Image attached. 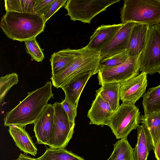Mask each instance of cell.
<instances>
[{"label":"cell","instance_id":"cell-2","mask_svg":"<svg viewBox=\"0 0 160 160\" xmlns=\"http://www.w3.org/2000/svg\"><path fill=\"white\" fill-rule=\"evenodd\" d=\"M45 23L41 16L34 13L7 11L0 27L9 38L22 42L36 38L44 31Z\"/></svg>","mask_w":160,"mask_h":160},{"label":"cell","instance_id":"cell-34","mask_svg":"<svg viewBox=\"0 0 160 160\" xmlns=\"http://www.w3.org/2000/svg\"><path fill=\"white\" fill-rule=\"evenodd\" d=\"M107 160H111V159L110 157Z\"/></svg>","mask_w":160,"mask_h":160},{"label":"cell","instance_id":"cell-23","mask_svg":"<svg viewBox=\"0 0 160 160\" xmlns=\"http://www.w3.org/2000/svg\"><path fill=\"white\" fill-rule=\"evenodd\" d=\"M38 160H86L82 157L67 150L65 148H47Z\"/></svg>","mask_w":160,"mask_h":160},{"label":"cell","instance_id":"cell-16","mask_svg":"<svg viewBox=\"0 0 160 160\" xmlns=\"http://www.w3.org/2000/svg\"><path fill=\"white\" fill-rule=\"evenodd\" d=\"M149 26L135 23L130 35L126 49L129 57L139 56L146 43Z\"/></svg>","mask_w":160,"mask_h":160},{"label":"cell","instance_id":"cell-19","mask_svg":"<svg viewBox=\"0 0 160 160\" xmlns=\"http://www.w3.org/2000/svg\"><path fill=\"white\" fill-rule=\"evenodd\" d=\"M9 128V133L20 150L25 154L35 156L38 149L29 134L23 127L12 125Z\"/></svg>","mask_w":160,"mask_h":160},{"label":"cell","instance_id":"cell-25","mask_svg":"<svg viewBox=\"0 0 160 160\" xmlns=\"http://www.w3.org/2000/svg\"><path fill=\"white\" fill-rule=\"evenodd\" d=\"M4 2L6 12L34 13L35 0H5Z\"/></svg>","mask_w":160,"mask_h":160},{"label":"cell","instance_id":"cell-8","mask_svg":"<svg viewBox=\"0 0 160 160\" xmlns=\"http://www.w3.org/2000/svg\"><path fill=\"white\" fill-rule=\"evenodd\" d=\"M54 110L52 134L47 144L50 148H65L72 138L74 128L70 125L68 115L61 103L53 104Z\"/></svg>","mask_w":160,"mask_h":160},{"label":"cell","instance_id":"cell-27","mask_svg":"<svg viewBox=\"0 0 160 160\" xmlns=\"http://www.w3.org/2000/svg\"><path fill=\"white\" fill-rule=\"evenodd\" d=\"M18 82V76L15 72L7 74L0 78V101L1 104L11 88Z\"/></svg>","mask_w":160,"mask_h":160},{"label":"cell","instance_id":"cell-12","mask_svg":"<svg viewBox=\"0 0 160 160\" xmlns=\"http://www.w3.org/2000/svg\"><path fill=\"white\" fill-rule=\"evenodd\" d=\"M54 112L53 105L48 104L34 122L33 131L37 143L47 145L52 130Z\"/></svg>","mask_w":160,"mask_h":160},{"label":"cell","instance_id":"cell-10","mask_svg":"<svg viewBox=\"0 0 160 160\" xmlns=\"http://www.w3.org/2000/svg\"><path fill=\"white\" fill-rule=\"evenodd\" d=\"M147 75L142 72L120 84V99L122 103L135 104L142 96L148 85Z\"/></svg>","mask_w":160,"mask_h":160},{"label":"cell","instance_id":"cell-28","mask_svg":"<svg viewBox=\"0 0 160 160\" xmlns=\"http://www.w3.org/2000/svg\"><path fill=\"white\" fill-rule=\"evenodd\" d=\"M27 53L30 55L32 60L42 62L44 57L43 52L37 42L36 38L24 41Z\"/></svg>","mask_w":160,"mask_h":160},{"label":"cell","instance_id":"cell-7","mask_svg":"<svg viewBox=\"0 0 160 160\" xmlns=\"http://www.w3.org/2000/svg\"><path fill=\"white\" fill-rule=\"evenodd\" d=\"M120 1L111 0H68L64 7L74 21L90 23L96 16L105 11L109 6Z\"/></svg>","mask_w":160,"mask_h":160},{"label":"cell","instance_id":"cell-15","mask_svg":"<svg viewBox=\"0 0 160 160\" xmlns=\"http://www.w3.org/2000/svg\"><path fill=\"white\" fill-rule=\"evenodd\" d=\"M114 112L108 103L98 94H96L87 116L90 119V124L103 127L104 125L108 126Z\"/></svg>","mask_w":160,"mask_h":160},{"label":"cell","instance_id":"cell-29","mask_svg":"<svg viewBox=\"0 0 160 160\" xmlns=\"http://www.w3.org/2000/svg\"><path fill=\"white\" fill-rule=\"evenodd\" d=\"M67 0H54L41 15L44 22L47 21L61 8L65 5Z\"/></svg>","mask_w":160,"mask_h":160},{"label":"cell","instance_id":"cell-4","mask_svg":"<svg viewBox=\"0 0 160 160\" xmlns=\"http://www.w3.org/2000/svg\"><path fill=\"white\" fill-rule=\"evenodd\" d=\"M86 49L58 74L51 78L53 85L57 88L64 87L78 74L91 69L98 71L100 53Z\"/></svg>","mask_w":160,"mask_h":160},{"label":"cell","instance_id":"cell-14","mask_svg":"<svg viewBox=\"0 0 160 160\" xmlns=\"http://www.w3.org/2000/svg\"><path fill=\"white\" fill-rule=\"evenodd\" d=\"M123 25L122 23L102 25L98 27L90 37L86 47L90 50L99 52L111 41Z\"/></svg>","mask_w":160,"mask_h":160},{"label":"cell","instance_id":"cell-6","mask_svg":"<svg viewBox=\"0 0 160 160\" xmlns=\"http://www.w3.org/2000/svg\"><path fill=\"white\" fill-rule=\"evenodd\" d=\"M139 70L152 75L160 70V28L149 26L146 43L138 57Z\"/></svg>","mask_w":160,"mask_h":160},{"label":"cell","instance_id":"cell-1","mask_svg":"<svg viewBox=\"0 0 160 160\" xmlns=\"http://www.w3.org/2000/svg\"><path fill=\"white\" fill-rule=\"evenodd\" d=\"M52 83L46 82L43 86L28 92L27 97L14 108L7 112L4 125H14L23 127L34 122L38 118L48 102L53 98Z\"/></svg>","mask_w":160,"mask_h":160},{"label":"cell","instance_id":"cell-30","mask_svg":"<svg viewBox=\"0 0 160 160\" xmlns=\"http://www.w3.org/2000/svg\"><path fill=\"white\" fill-rule=\"evenodd\" d=\"M61 103L68 115L71 126L74 128L75 119L77 115V108L74 107L65 98Z\"/></svg>","mask_w":160,"mask_h":160},{"label":"cell","instance_id":"cell-3","mask_svg":"<svg viewBox=\"0 0 160 160\" xmlns=\"http://www.w3.org/2000/svg\"><path fill=\"white\" fill-rule=\"evenodd\" d=\"M122 24L133 22L149 26L160 23V0H125L121 9Z\"/></svg>","mask_w":160,"mask_h":160},{"label":"cell","instance_id":"cell-18","mask_svg":"<svg viewBox=\"0 0 160 160\" xmlns=\"http://www.w3.org/2000/svg\"><path fill=\"white\" fill-rule=\"evenodd\" d=\"M86 46L78 49L69 48L54 52L50 59L52 75L58 74L86 49Z\"/></svg>","mask_w":160,"mask_h":160},{"label":"cell","instance_id":"cell-17","mask_svg":"<svg viewBox=\"0 0 160 160\" xmlns=\"http://www.w3.org/2000/svg\"><path fill=\"white\" fill-rule=\"evenodd\" d=\"M137 143L133 151V160H147L149 154L154 150L150 133L143 124L138 125Z\"/></svg>","mask_w":160,"mask_h":160},{"label":"cell","instance_id":"cell-22","mask_svg":"<svg viewBox=\"0 0 160 160\" xmlns=\"http://www.w3.org/2000/svg\"><path fill=\"white\" fill-rule=\"evenodd\" d=\"M144 115L160 111V85L149 89L142 96Z\"/></svg>","mask_w":160,"mask_h":160},{"label":"cell","instance_id":"cell-5","mask_svg":"<svg viewBox=\"0 0 160 160\" xmlns=\"http://www.w3.org/2000/svg\"><path fill=\"white\" fill-rule=\"evenodd\" d=\"M140 112L135 104L122 103L111 116L108 126L117 139L127 138L141 122Z\"/></svg>","mask_w":160,"mask_h":160},{"label":"cell","instance_id":"cell-32","mask_svg":"<svg viewBox=\"0 0 160 160\" xmlns=\"http://www.w3.org/2000/svg\"><path fill=\"white\" fill-rule=\"evenodd\" d=\"M15 160H38L36 158L31 157L26 154L20 153L18 157Z\"/></svg>","mask_w":160,"mask_h":160},{"label":"cell","instance_id":"cell-36","mask_svg":"<svg viewBox=\"0 0 160 160\" xmlns=\"http://www.w3.org/2000/svg\"><path fill=\"white\" fill-rule=\"evenodd\" d=\"M159 27H160V23L159 24Z\"/></svg>","mask_w":160,"mask_h":160},{"label":"cell","instance_id":"cell-9","mask_svg":"<svg viewBox=\"0 0 160 160\" xmlns=\"http://www.w3.org/2000/svg\"><path fill=\"white\" fill-rule=\"evenodd\" d=\"M139 56L129 57L124 63L115 67L100 70L98 72L99 84L111 82L120 84L139 75Z\"/></svg>","mask_w":160,"mask_h":160},{"label":"cell","instance_id":"cell-20","mask_svg":"<svg viewBox=\"0 0 160 160\" xmlns=\"http://www.w3.org/2000/svg\"><path fill=\"white\" fill-rule=\"evenodd\" d=\"M101 86L96 90V94H98L115 112L120 106V84L118 82H111L104 83Z\"/></svg>","mask_w":160,"mask_h":160},{"label":"cell","instance_id":"cell-33","mask_svg":"<svg viewBox=\"0 0 160 160\" xmlns=\"http://www.w3.org/2000/svg\"><path fill=\"white\" fill-rule=\"evenodd\" d=\"M155 158L157 160H160V138L154 150Z\"/></svg>","mask_w":160,"mask_h":160},{"label":"cell","instance_id":"cell-24","mask_svg":"<svg viewBox=\"0 0 160 160\" xmlns=\"http://www.w3.org/2000/svg\"><path fill=\"white\" fill-rule=\"evenodd\" d=\"M111 160H133L134 148H132L127 138L121 139L113 144Z\"/></svg>","mask_w":160,"mask_h":160},{"label":"cell","instance_id":"cell-21","mask_svg":"<svg viewBox=\"0 0 160 160\" xmlns=\"http://www.w3.org/2000/svg\"><path fill=\"white\" fill-rule=\"evenodd\" d=\"M140 122L144 124L148 130L155 149L160 138V111L142 115Z\"/></svg>","mask_w":160,"mask_h":160},{"label":"cell","instance_id":"cell-31","mask_svg":"<svg viewBox=\"0 0 160 160\" xmlns=\"http://www.w3.org/2000/svg\"><path fill=\"white\" fill-rule=\"evenodd\" d=\"M54 0H35L33 11L34 13L41 15Z\"/></svg>","mask_w":160,"mask_h":160},{"label":"cell","instance_id":"cell-11","mask_svg":"<svg viewBox=\"0 0 160 160\" xmlns=\"http://www.w3.org/2000/svg\"><path fill=\"white\" fill-rule=\"evenodd\" d=\"M135 24L133 22H128L123 24L111 41L99 52L100 61L126 50L131 33Z\"/></svg>","mask_w":160,"mask_h":160},{"label":"cell","instance_id":"cell-13","mask_svg":"<svg viewBox=\"0 0 160 160\" xmlns=\"http://www.w3.org/2000/svg\"><path fill=\"white\" fill-rule=\"evenodd\" d=\"M96 69H91L82 72L76 76L62 88L65 98L75 108H77L79 100L85 85L90 78L98 73Z\"/></svg>","mask_w":160,"mask_h":160},{"label":"cell","instance_id":"cell-35","mask_svg":"<svg viewBox=\"0 0 160 160\" xmlns=\"http://www.w3.org/2000/svg\"><path fill=\"white\" fill-rule=\"evenodd\" d=\"M158 72L160 74V70H159V72Z\"/></svg>","mask_w":160,"mask_h":160},{"label":"cell","instance_id":"cell-26","mask_svg":"<svg viewBox=\"0 0 160 160\" xmlns=\"http://www.w3.org/2000/svg\"><path fill=\"white\" fill-rule=\"evenodd\" d=\"M128 58V52L125 50L111 57L101 60L99 63L98 71L119 65L125 62Z\"/></svg>","mask_w":160,"mask_h":160}]
</instances>
